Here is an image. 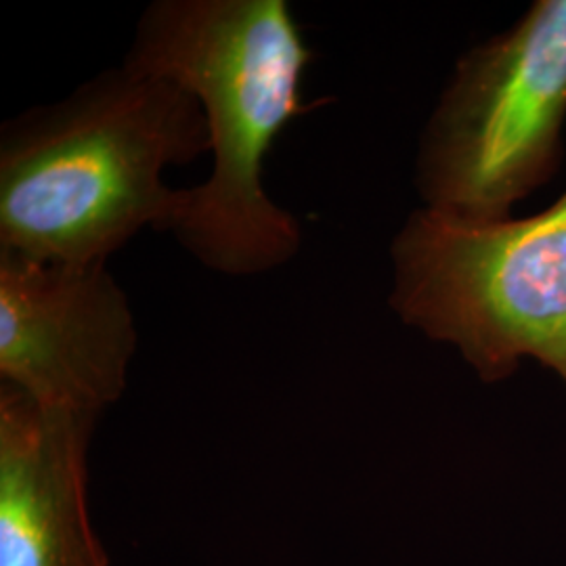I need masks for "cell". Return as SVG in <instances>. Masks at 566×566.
I'll list each match as a JSON object with an SVG mask.
<instances>
[{
	"label": "cell",
	"mask_w": 566,
	"mask_h": 566,
	"mask_svg": "<svg viewBox=\"0 0 566 566\" xmlns=\"http://www.w3.org/2000/svg\"><path fill=\"white\" fill-rule=\"evenodd\" d=\"M313 60L285 0H156L137 23L122 65L179 84L208 124L212 172L185 189L168 231L217 273L263 275L301 250L298 219L264 189V160L315 109L303 102Z\"/></svg>",
	"instance_id": "cell-1"
},
{
	"label": "cell",
	"mask_w": 566,
	"mask_h": 566,
	"mask_svg": "<svg viewBox=\"0 0 566 566\" xmlns=\"http://www.w3.org/2000/svg\"><path fill=\"white\" fill-rule=\"evenodd\" d=\"M203 154L210 135L196 97L124 65L103 72L2 128L0 252L107 263L143 227L170 229L185 189L164 172Z\"/></svg>",
	"instance_id": "cell-2"
},
{
	"label": "cell",
	"mask_w": 566,
	"mask_h": 566,
	"mask_svg": "<svg viewBox=\"0 0 566 566\" xmlns=\"http://www.w3.org/2000/svg\"><path fill=\"white\" fill-rule=\"evenodd\" d=\"M390 306L451 344L485 382L525 357L566 386V191L525 219L468 221L413 210L390 243Z\"/></svg>",
	"instance_id": "cell-3"
},
{
	"label": "cell",
	"mask_w": 566,
	"mask_h": 566,
	"mask_svg": "<svg viewBox=\"0 0 566 566\" xmlns=\"http://www.w3.org/2000/svg\"><path fill=\"white\" fill-rule=\"evenodd\" d=\"M566 124V0H537L462 55L426 124L416 187L426 208L504 221L558 170Z\"/></svg>",
	"instance_id": "cell-4"
},
{
	"label": "cell",
	"mask_w": 566,
	"mask_h": 566,
	"mask_svg": "<svg viewBox=\"0 0 566 566\" xmlns=\"http://www.w3.org/2000/svg\"><path fill=\"white\" fill-rule=\"evenodd\" d=\"M135 317L107 263L0 252V376L36 403L97 418L126 390Z\"/></svg>",
	"instance_id": "cell-5"
},
{
	"label": "cell",
	"mask_w": 566,
	"mask_h": 566,
	"mask_svg": "<svg viewBox=\"0 0 566 566\" xmlns=\"http://www.w3.org/2000/svg\"><path fill=\"white\" fill-rule=\"evenodd\" d=\"M95 420L0 388V566H109L86 504Z\"/></svg>",
	"instance_id": "cell-6"
}]
</instances>
